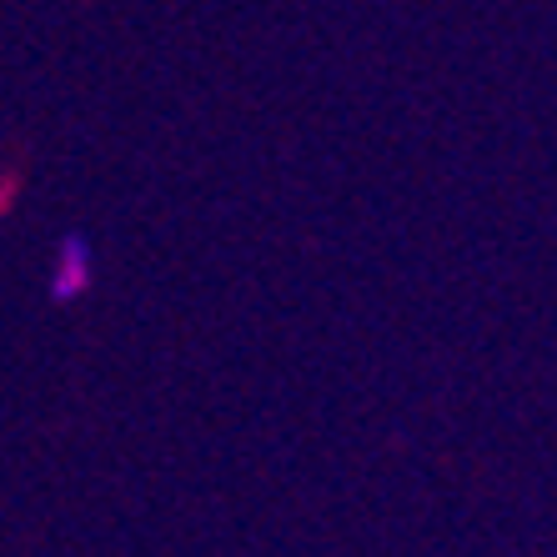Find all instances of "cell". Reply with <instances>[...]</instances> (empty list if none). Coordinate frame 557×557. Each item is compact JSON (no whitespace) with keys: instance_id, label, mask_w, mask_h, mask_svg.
<instances>
[{"instance_id":"1","label":"cell","mask_w":557,"mask_h":557,"mask_svg":"<svg viewBox=\"0 0 557 557\" xmlns=\"http://www.w3.org/2000/svg\"><path fill=\"white\" fill-rule=\"evenodd\" d=\"M91 276H96L91 242H86V236H65L55 261H51V301L86 297V292H91Z\"/></svg>"}]
</instances>
